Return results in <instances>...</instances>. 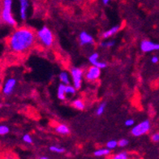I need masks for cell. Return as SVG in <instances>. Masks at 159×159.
I'll return each mask as SVG.
<instances>
[{
	"label": "cell",
	"mask_w": 159,
	"mask_h": 159,
	"mask_svg": "<svg viewBox=\"0 0 159 159\" xmlns=\"http://www.w3.org/2000/svg\"><path fill=\"white\" fill-rule=\"evenodd\" d=\"M36 35L28 27H20L13 31L7 40L9 50L15 54H25L34 46Z\"/></svg>",
	"instance_id": "6da1fadb"
},
{
	"label": "cell",
	"mask_w": 159,
	"mask_h": 159,
	"mask_svg": "<svg viewBox=\"0 0 159 159\" xmlns=\"http://www.w3.org/2000/svg\"><path fill=\"white\" fill-rule=\"evenodd\" d=\"M11 7H12V0H2L1 18L4 23L11 26H16V20L12 15Z\"/></svg>",
	"instance_id": "7a4b0ae2"
},
{
	"label": "cell",
	"mask_w": 159,
	"mask_h": 159,
	"mask_svg": "<svg viewBox=\"0 0 159 159\" xmlns=\"http://www.w3.org/2000/svg\"><path fill=\"white\" fill-rule=\"evenodd\" d=\"M37 38L39 39L41 43L46 47H50L54 43V35L47 26H43L41 30H38Z\"/></svg>",
	"instance_id": "3957f363"
},
{
	"label": "cell",
	"mask_w": 159,
	"mask_h": 159,
	"mask_svg": "<svg viewBox=\"0 0 159 159\" xmlns=\"http://www.w3.org/2000/svg\"><path fill=\"white\" fill-rule=\"evenodd\" d=\"M151 128L150 122L149 120H144L141 123L135 125L132 129V134L134 136H140L146 134L149 132Z\"/></svg>",
	"instance_id": "277c9868"
},
{
	"label": "cell",
	"mask_w": 159,
	"mask_h": 159,
	"mask_svg": "<svg viewBox=\"0 0 159 159\" xmlns=\"http://www.w3.org/2000/svg\"><path fill=\"white\" fill-rule=\"evenodd\" d=\"M83 73H84L83 70L79 67H72L71 69V79H72L73 84L76 89H80L81 88Z\"/></svg>",
	"instance_id": "5b68a950"
},
{
	"label": "cell",
	"mask_w": 159,
	"mask_h": 159,
	"mask_svg": "<svg viewBox=\"0 0 159 159\" xmlns=\"http://www.w3.org/2000/svg\"><path fill=\"white\" fill-rule=\"evenodd\" d=\"M140 47L143 52H152V51L159 50V43H154L149 40H143L142 42H140Z\"/></svg>",
	"instance_id": "8992f818"
},
{
	"label": "cell",
	"mask_w": 159,
	"mask_h": 159,
	"mask_svg": "<svg viewBox=\"0 0 159 159\" xmlns=\"http://www.w3.org/2000/svg\"><path fill=\"white\" fill-rule=\"evenodd\" d=\"M101 75V68L96 67L94 65H92V67H90L86 71L85 78L88 80L89 81H95L100 77Z\"/></svg>",
	"instance_id": "52a82bcc"
},
{
	"label": "cell",
	"mask_w": 159,
	"mask_h": 159,
	"mask_svg": "<svg viewBox=\"0 0 159 159\" xmlns=\"http://www.w3.org/2000/svg\"><path fill=\"white\" fill-rule=\"evenodd\" d=\"M16 85V80L15 78H9L6 82H5L3 89H2V93L5 95H11L15 89V87Z\"/></svg>",
	"instance_id": "ba28073f"
},
{
	"label": "cell",
	"mask_w": 159,
	"mask_h": 159,
	"mask_svg": "<svg viewBox=\"0 0 159 159\" xmlns=\"http://www.w3.org/2000/svg\"><path fill=\"white\" fill-rule=\"evenodd\" d=\"M80 43L81 46H85V45H91L93 44L94 41L93 38L90 34H89L86 32H81L79 35Z\"/></svg>",
	"instance_id": "9c48e42d"
},
{
	"label": "cell",
	"mask_w": 159,
	"mask_h": 159,
	"mask_svg": "<svg viewBox=\"0 0 159 159\" xmlns=\"http://www.w3.org/2000/svg\"><path fill=\"white\" fill-rule=\"evenodd\" d=\"M20 2V16L22 20H26L27 19V11L29 7L28 0H19Z\"/></svg>",
	"instance_id": "30bf717a"
},
{
	"label": "cell",
	"mask_w": 159,
	"mask_h": 159,
	"mask_svg": "<svg viewBox=\"0 0 159 159\" xmlns=\"http://www.w3.org/2000/svg\"><path fill=\"white\" fill-rule=\"evenodd\" d=\"M119 30H120V26H119V25H115L114 27L111 28L110 30L105 31L102 34V38H104V39L111 38V37H112V36H114L115 34H117Z\"/></svg>",
	"instance_id": "8fae6325"
},
{
	"label": "cell",
	"mask_w": 159,
	"mask_h": 159,
	"mask_svg": "<svg viewBox=\"0 0 159 159\" xmlns=\"http://www.w3.org/2000/svg\"><path fill=\"white\" fill-rule=\"evenodd\" d=\"M55 132L61 135H67L70 133V129L67 125L65 124H59L55 128Z\"/></svg>",
	"instance_id": "7c38bea8"
},
{
	"label": "cell",
	"mask_w": 159,
	"mask_h": 159,
	"mask_svg": "<svg viewBox=\"0 0 159 159\" xmlns=\"http://www.w3.org/2000/svg\"><path fill=\"white\" fill-rule=\"evenodd\" d=\"M65 87H66V84L61 83L59 84V88H58V91H57V95H58V98L60 100H65L66 99V91H65Z\"/></svg>",
	"instance_id": "4fadbf2b"
},
{
	"label": "cell",
	"mask_w": 159,
	"mask_h": 159,
	"mask_svg": "<svg viewBox=\"0 0 159 159\" xmlns=\"http://www.w3.org/2000/svg\"><path fill=\"white\" fill-rule=\"evenodd\" d=\"M59 80H60L61 83L64 84H70V78L69 75L66 71H62L59 74Z\"/></svg>",
	"instance_id": "5bb4252c"
},
{
	"label": "cell",
	"mask_w": 159,
	"mask_h": 159,
	"mask_svg": "<svg viewBox=\"0 0 159 159\" xmlns=\"http://www.w3.org/2000/svg\"><path fill=\"white\" fill-rule=\"evenodd\" d=\"M72 106L75 107V109L80 110V111H83L84 109V103L81 99H75L72 102Z\"/></svg>",
	"instance_id": "9a60e30c"
},
{
	"label": "cell",
	"mask_w": 159,
	"mask_h": 159,
	"mask_svg": "<svg viewBox=\"0 0 159 159\" xmlns=\"http://www.w3.org/2000/svg\"><path fill=\"white\" fill-rule=\"evenodd\" d=\"M110 153H111V149H109L108 148L107 149H98L94 152V156L96 157H103V156H107L109 155Z\"/></svg>",
	"instance_id": "2e32d148"
},
{
	"label": "cell",
	"mask_w": 159,
	"mask_h": 159,
	"mask_svg": "<svg viewBox=\"0 0 159 159\" xmlns=\"http://www.w3.org/2000/svg\"><path fill=\"white\" fill-rule=\"evenodd\" d=\"M65 91H66L67 94L74 95L75 93V92H76V89H75V86H72L71 84H66Z\"/></svg>",
	"instance_id": "e0dca14e"
},
{
	"label": "cell",
	"mask_w": 159,
	"mask_h": 159,
	"mask_svg": "<svg viewBox=\"0 0 159 159\" xmlns=\"http://www.w3.org/2000/svg\"><path fill=\"white\" fill-rule=\"evenodd\" d=\"M98 59H99V55L98 53H93L92 55H90L89 58V60L91 63L92 65H95V63H98Z\"/></svg>",
	"instance_id": "ac0fdd59"
},
{
	"label": "cell",
	"mask_w": 159,
	"mask_h": 159,
	"mask_svg": "<svg viewBox=\"0 0 159 159\" xmlns=\"http://www.w3.org/2000/svg\"><path fill=\"white\" fill-rule=\"evenodd\" d=\"M106 106H107V104H106L105 102H103V103H102V104L99 105V107H98V109H97V111H96L97 115L100 116V115H102L103 113H104L105 109H106Z\"/></svg>",
	"instance_id": "d6986e66"
},
{
	"label": "cell",
	"mask_w": 159,
	"mask_h": 159,
	"mask_svg": "<svg viewBox=\"0 0 159 159\" xmlns=\"http://www.w3.org/2000/svg\"><path fill=\"white\" fill-rule=\"evenodd\" d=\"M118 146V142L116 140H110L107 143V147L109 149H115L116 147Z\"/></svg>",
	"instance_id": "ffe728a7"
},
{
	"label": "cell",
	"mask_w": 159,
	"mask_h": 159,
	"mask_svg": "<svg viewBox=\"0 0 159 159\" xmlns=\"http://www.w3.org/2000/svg\"><path fill=\"white\" fill-rule=\"evenodd\" d=\"M50 150L51 151V152H55V153H62L64 152L65 149H63V148H59V147H57V146H50Z\"/></svg>",
	"instance_id": "44dd1931"
},
{
	"label": "cell",
	"mask_w": 159,
	"mask_h": 159,
	"mask_svg": "<svg viewBox=\"0 0 159 159\" xmlns=\"http://www.w3.org/2000/svg\"><path fill=\"white\" fill-rule=\"evenodd\" d=\"M9 132V128L6 125H1L0 126V136L2 135H6Z\"/></svg>",
	"instance_id": "7402d4cb"
},
{
	"label": "cell",
	"mask_w": 159,
	"mask_h": 159,
	"mask_svg": "<svg viewBox=\"0 0 159 159\" xmlns=\"http://www.w3.org/2000/svg\"><path fill=\"white\" fill-rule=\"evenodd\" d=\"M115 45V42L114 41H108V42H103L100 44V46L102 47H106V48H108V47H112V46Z\"/></svg>",
	"instance_id": "603a6c76"
},
{
	"label": "cell",
	"mask_w": 159,
	"mask_h": 159,
	"mask_svg": "<svg viewBox=\"0 0 159 159\" xmlns=\"http://www.w3.org/2000/svg\"><path fill=\"white\" fill-rule=\"evenodd\" d=\"M114 159H128V156L126 153H119L118 154L115 155L113 157Z\"/></svg>",
	"instance_id": "cb8c5ba5"
},
{
	"label": "cell",
	"mask_w": 159,
	"mask_h": 159,
	"mask_svg": "<svg viewBox=\"0 0 159 159\" xmlns=\"http://www.w3.org/2000/svg\"><path fill=\"white\" fill-rule=\"evenodd\" d=\"M23 140L25 143H27V144H32L33 143V139H32L31 136L29 134H25L23 136Z\"/></svg>",
	"instance_id": "d4e9b609"
},
{
	"label": "cell",
	"mask_w": 159,
	"mask_h": 159,
	"mask_svg": "<svg viewBox=\"0 0 159 159\" xmlns=\"http://www.w3.org/2000/svg\"><path fill=\"white\" fill-rule=\"evenodd\" d=\"M128 144V140H126V139H121V140H119V142H118V145L119 147H125L127 146Z\"/></svg>",
	"instance_id": "484cf974"
},
{
	"label": "cell",
	"mask_w": 159,
	"mask_h": 159,
	"mask_svg": "<svg viewBox=\"0 0 159 159\" xmlns=\"http://www.w3.org/2000/svg\"><path fill=\"white\" fill-rule=\"evenodd\" d=\"M134 124H135L134 120L132 119H127V120L124 122V124H125V126H127V127H132V126L134 125Z\"/></svg>",
	"instance_id": "4316f807"
},
{
	"label": "cell",
	"mask_w": 159,
	"mask_h": 159,
	"mask_svg": "<svg viewBox=\"0 0 159 159\" xmlns=\"http://www.w3.org/2000/svg\"><path fill=\"white\" fill-rule=\"evenodd\" d=\"M151 138H152V140H153V142H159V132L152 135Z\"/></svg>",
	"instance_id": "83f0119b"
},
{
	"label": "cell",
	"mask_w": 159,
	"mask_h": 159,
	"mask_svg": "<svg viewBox=\"0 0 159 159\" xmlns=\"http://www.w3.org/2000/svg\"><path fill=\"white\" fill-rule=\"evenodd\" d=\"M158 61H159V59L157 56H153L152 57V59H151V62H152L153 63H158Z\"/></svg>",
	"instance_id": "f1b7e54d"
},
{
	"label": "cell",
	"mask_w": 159,
	"mask_h": 159,
	"mask_svg": "<svg viewBox=\"0 0 159 159\" xmlns=\"http://www.w3.org/2000/svg\"><path fill=\"white\" fill-rule=\"evenodd\" d=\"M110 2V0H102V2L104 3L105 5L108 4V2Z\"/></svg>",
	"instance_id": "f546056e"
},
{
	"label": "cell",
	"mask_w": 159,
	"mask_h": 159,
	"mask_svg": "<svg viewBox=\"0 0 159 159\" xmlns=\"http://www.w3.org/2000/svg\"><path fill=\"white\" fill-rule=\"evenodd\" d=\"M39 158H41V159H48L49 157H46V156H43V157H40Z\"/></svg>",
	"instance_id": "4dcf8cb0"
}]
</instances>
